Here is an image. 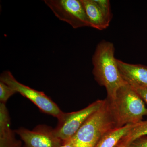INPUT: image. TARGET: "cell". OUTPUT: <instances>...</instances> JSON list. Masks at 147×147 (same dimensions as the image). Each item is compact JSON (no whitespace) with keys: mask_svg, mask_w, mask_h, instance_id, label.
Here are the masks:
<instances>
[{"mask_svg":"<svg viewBox=\"0 0 147 147\" xmlns=\"http://www.w3.org/2000/svg\"><path fill=\"white\" fill-rule=\"evenodd\" d=\"M115 51L113 43L102 40L98 44L92 58L94 79L100 86L105 87L106 98L110 102L115 99L119 89L126 83L119 70Z\"/></svg>","mask_w":147,"mask_h":147,"instance_id":"6da1fadb","label":"cell"},{"mask_svg":"<svg viewBox=\"0 0 147 147\" xmlns=\"http://www.w3.org/2000/svg\"><path fill=\"white\" fill-rule=\"evenodd\" d=\"M116 127L111 104L106 98L71 138L75 147H95L105 134Z\"/></svg>","mask_w":147,"mask_h":147,"instance_id":"7a4b0ae2","label":"cell"},{"mask_svg":"<svg viewBox=\"0 0 147 147\" xmlns=\"http://www.w3.org/2000/svg\"><path fill=\"white\" fill-rule=\"evenodd\" d=\"M110 102L117 127L135 124L147 115L144 102L134 88L127 83L119 89L115 99Z\"/></svg>","mask_w":147,"mask_h":147,"instance_id":"3957f363","label":"cell"},{"mask_svg":"<svg viewBox=\"0 0 147 147\" xmlns=\"http://www.w3.org/2000/svg\"><path fill=\"white\" fill-rule=\"evenodd\" d=\"M0 81L6 84L18 93L30 100L42 113L59 119L63 112L43 92L39 91L18 82L9 71H3Z\"/></svg>","mask_w":147,"mask_h":147,"instance_id":"277c9868","label":"cell"},{"mask_svg":"<svg viewBox=\"0 0 147 147\" xmlns=\"http://www.w3.org/2000/svg\"><path fill=\"white\" fill-rule=\"evenodd\" d=\"M104 101L96 100L79 111L63 113L57 119V124L54 129L55 136L62 141L73 137L88 119L100 109Z\"/></svg>","mask_w":147,"mask_h":147,"instance_id":"5b68a950","label":"cell"},{"mask_svg":"<svg viewBox=\"0 0 147 147\" xmlns=\"http://www.w3.org/2000/svg\"><path fill=\"white\" fill-rule=\"evenodd\" d=\"M44 3L57 18L73 28L90 27L81 0H45Z\"/></svg>","mask_w":147,"mask_h":147,"instance_id":"8992f818","label":"cell"},{"mask_svg":"<svg viewBox=\"0 0 147 147\" xmlns=\"http://www.w3.org/2000/svg\"><path fill=\"white\" fill-rule=\"evenodd\" d=\"M14 131L24 147H59L62 142L55 136L54 128L46 125H38L32 130L21 127Z\"/></svg>","mask_w":147,"mask_h":147,"instance_id":"52a82bcc","label":"cell"},{"mask_svg":"<svg viewBox=\"0 0 147 147\" xmlns=\"http://www.w3.org/2000/svg\"><path fill=\"white\" fill-rule=\"evenodd\" d=\"M123 79L133 88H147V66L132 64L117 59Z\"/></svg>","mask_w":147,"mask_h":147,"instance_id":"ba28073f","label":"cell"},{"mask_svg":"<svg viewBox=\"0 0 147 147\" xmlns=\"http://www.w3.org/2000/svg\"><path fill=\"white\" fill-rule=\"evenodd\" d=\"M90 24V27L97 30H104L110 21L106 18L95 0H81Z\"/></svg>","mask_w":147,"mask_h":147,"instance_id":"9c48e42d","label":"cell"},{"mask_svg":"<svg viewBox=\"0 0 147 147\" xmlns=\"http://www.w3.org/2000/svg\"><path fill=\"white\" fill-rule=\"evenodd\" d=\"M134 125L129 124L113 128L100 139L95 147H115L127 134Z\"/></svg>","mask_w":147,"mask_h":147,"instance_id":"30bf717a","label":"cell"},{"mask_svg":"<svg viewBox=\"0 0 147 147\" xmlns=\"http://www.w3.org/2000/svg\"><path fill=\"white\" fill-rule=\"evenodd\" d=\"M0 147H22L21 140L16 138L10 124L0 126Z\"/></svg>","mask_w":147,"mask_h":147,"instance_id":"8fae6325","label":"cell"},{"mask_svg":"<svg viewBox=\"0 0 147 147\" xmlns=\"http://www.w3.org/2000/svg\"><path fill=\"white\" fill-rule=\"evenodd\" d=\"M147 136V120L141 121L133 125L127 134L123 137L119 143L127 146L137 138Z\"/></svg>","mask_w":147,"mask_h":147,"instance_id":"7c38bea8","label":"cell"},{"mask_svg":"<svg viewBox=\"0 0 147 147\" xmlns=\"http://www.w3.org/2000/svg\"><path fill=\"white\" fill-rule=\"evenodd\" d=\"M16 93L10 87L0 81V103L6 104L9 99Z\"/></svg>","mask_w":147,"mask_h":147,"instance_id":"4fadbf2b","label":"cell"},{"mask_svg":"<svg viewBox=\"0 0 147 147\" xmlns=\"http://www.w3.org/2000/svg\"><path fill=\"white\" fill-rule=\"evenodd\" d=\"M108 20L111 21L112 18V12L110 1L108 0H95Z\"/></svg>","mask_w":147,"mask_h":147,"instance_id":"5bb4252c","label":"cell"},{"mask_svg":"<svg viewBox=\"0 0 147 147\" xmlns=\"http://www.w3.org/2000/svg\"><path fill=\"white\" fill-rule=\"evenodd\" d=\"M127 147H147V136L137 138L127 146Z\"/></svg>","mask_w":147,"mask_h":147,"instance_id":"9a60e30c","label":"cell"},{"mask_svg":"<svg viewBox=\"0 0 147 147\" xmlns=\"http://www.w3.org/2000/svg\"><path fill=\"white\" fill-rule=\"evenodd\" d=\"M134 88L140 96V97L142 98L143 101L147 105V88L138 87Z\"/></svg>","mask_w":147,"mask_h":147,"instance_id":"2e32d148","label":"cell"},{"mask_svg":"<svg viewBox=\"0 0 147 147\" xmlns=\"http://www.w3.org/2000/svg\"><path fill=\"white\" fill-rule=\"evenodd\" d=\"M59 147H75L72 138L62 141L61 144Z\"/></svg>","mask_w":147,"mask_h":147,"instance_id":"e0dca14e","label":"cell"},{"mask_svg":"<svg viewBox=\"0 0 147 147\" xmlns=\"http://www.w3.org/2000/svg\"><path fill=\"white\" fill-rule=\"evenodd\" d=\"M115 147H127V146H125V145L123 144H121V143H119L117 144L115 146Z\"/></svg>","mask_w":147,"mask_h":147,"instance_id":"ac0fdd59","label":"cell"}]
</instances>
